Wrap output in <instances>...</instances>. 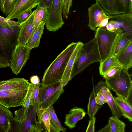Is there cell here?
Masks as SVG:
<instances>
[{
    "instance_id": "52a82bcc",
    "label": "cell",
    "mask_w": 132,
    "mask_h": 132,
    "mask_svg": "<svg viewBox=\"0 0 132 132\" xmlns=\"http://www.w3.org/2000/svg\"><path fill=\"white\" fill-rule=\"evenodd\" d=\"M37 111L30 105L26 118L21 123L14 120L11 125V132H41L45 131L42 126L36 119Z\"/></svg>"
},
{
    "instance_id": "83f0119b",
    "label": "cell",
    "mask_w": 132,
    "mask_h": 132,
    "mask_svg": "<svg viewBox=\"0 0 132 132\" xmlns=\"http://www.w3.org/2000/svg\"><path fill=\"white\" fill-rule=\"evenodd\" d=\"M108 124L111 132H125V123L117 117L113 116L110 117Z\"/></svg>"
},
{
    "instance_id": "8992f818",
    "label": "cell",
    "mask_w": 132,
    "mask_h": 132,
    "mask_svg": "<svg viewBox=\"0 0 132 132\" xmlns=\"http://www.w3.org/2000/svg\"><path fill=\"white\" fill-rule=\"evenodd\" d=\"M19 26L7 28L0 26V54L10 61L17 45Z\"/></svg>"
},
{
    "instance_id": "bcb514c9",
    "label": "cell",
    "mask_w": 132,
    "mask_h": 132,
    "mask_svg": "<svg viewBox=\"0 0 132 132\" xmlns=\"http://www.w3.org/2000/svg\"><path fill=\"white\" fill-rule=\"evenodd\" d=\"M0 132H5L3 129L0 126Z\"/></svg>"
},
{
    "instance_id": "484cf974",
    "label": "cell",
    "mask_w": 132,
    "mask_h": 132,
    "mask_svg": "<svg viewBox=\"0 0 132 132\" xmlns=\"http://www.w3.org/2000/svg\"><path fill=\"white\" fill-rule=\"evenodd\" d=\"M118 66L120 65L118 63L116 57L110 56L100 62L99 68L100 73L103 76L111 68Z\"/></svg>"
},
{
    "instance_id": "8d00e7d4",
    "label": "cell",
    "mask_w": 132,
    "mask_h": 132,
    "mask_svg": "<svg viewBox=\"0 0 132 132\" xmlns=\"http://www.w3.org/2000/svg\"><path fill=\"white\" fill-rule=\"evenodd\" d=\"M95 98L96 103L99 105H102L106 103L105 97L101 91L97 93L95 96Z\"/></svg>"
},
{
    "instance_id": "60d3db41",
    "label": "cell",
    "mask_w": 132,
    "mask_h": 132,
    "mask_svg": "<svg viewBox=\"0 0 132 132\" xmlns=\"http://www.w3.org/2000/svg\"><path fill=\"white\" fill-rule=\"evenodd\" d=\"M8 67H10V61L0 54V68H6Z\"/></svg>"
},
{
    "instance_id": "ffe728a7",
    "label": "cell",
    "mask_w": 132,
    "mask_h": 132,
    "mask_svg": "<svg viewBox=\"0 0 132 132\" xmlns=\"http://www.w3.org/2000/svg\"><path fill=\"white\" fill-rule=\"evenodd\" d=\"M118 64L123 68L128 70L132 67V42L116 57Z\"/></svg>"
},
{
    "instance_id": "7402d4cb",
    "label": "cell",
    "mask_w": 132,
    "mask_h": 132,
    "mask_svg": "<svg viewBox=\"0 0 132 132\" xmlns=\"http://www.w3.org/2000/svg\"><path fill=\"white\" fill-rule=\"evenodd\" d=\"M131 42L132 37L123 32L120 34L114 44L111 56L116 57Z\"/></svg>"
},
{
    "instance_id": "5b68a950",
    "label": "cell",
    "mask_w": 132,
    "mask_h": 132,
    "mask_svg": "<svg viewBox=\"0 0 132 132\" xmlns=\"http://www.w3.org/2000/svg\"><path fill=\"white\" fill-rule=\"evenodd\" d=\"M96 37L100 53L101 61L111 56L112 49L118 36L122 33L118 31L112 32L105 27H97L95 31Z\"/></svg>"
},
{
    "instance_id": "f546056e",
    "label": "cell",
    "mask_w": 132,
    "mask_h": 132,
    "mask_svg": "<svg viewBox=\"0 0 132 132\" xmlns=\"http://www.w3.org/2000/svg\"><path fill=\"white\" fill-rule=\"evenodd\" d=\"M47 108L50 114L51 122L58 132L65 131L66 129L62 126L59 120L53 105Z\"/></svg>"
},
{
    "instance_id": "603a6c76",
    "label": "cell",
    "mask_w": 132,
    "mask_h": 132,
    "mask_svg": "<svg viewBox=\"0 0 132 132\" xmlns=\"http://www.w3.org/2000/svg\"><path fill=\"white\" fill-rule=\"evenodd\" d=\"M100 91L104 95L113 116L120 118L122 116L121 112L109 89L106 87H103Z\"/></svg>"
},
{
    "instance_id": "74e56055",
    "label": "cell",
    "mask_w": 132,
    "mask_h": 132,
    "mask_svg": "<svg viewBox=\"0 0 132 132\" xmlns=\"http://www.w3.org/2000/svg\"><path fill=\"white\" fill-rule=\"evenodd\" d=\"M32 12V10H31L23 13L17 18V22L20 23L23 22L29 18Z\"/></svg>"
},
{
    "instance_id": "7a4b0ae2",
    "label": "cell",
    "mask_w": 132,
    "mask_h": 132,
    "mask_svg": "<svg viewBox=\"0 0 132 132\" xmlns=\"http://www.w3.org/2000/svg\"><path fill=\"white\" fill-rule=\"evenodd\" d=\"M101 61V58L96 37L83 44L72 66L70 79L81 73L91 64Z\"/></svg>"
},
{
    "instance_id": "e575fe53",
    "label": "cell",
    "mask_w": 132,
    "mask_h": 132,
    "mask_svg": "<svg viewBox=\"0 0 132 132\" xmlns=\"http://www.w3.org/2000/svg\"><path fill=\"white\" fill-rule=\"evenodd\" d=\"M20 23L0 15V26L7 28L19 26Z\"/></svg>"
},
{
    "instance_id": "6da1fadb",
    "label": "cell",
    "mask_w": 132,
    "mask_h": 132,
    "mask_svg": "<svg viewBox=\"0 0 132 132\" xmlns=\"http://www.w3.org/2000/svg\"><path fill=\"white\" fill-rule=\"evenodd\" d=\"M77 42L69 44L45 70L41 84L44 86L61 82L69 59L75 48Z\"/></svg>"
},
{
    "instance_id": "30bf717a",
    "label": "cell",
    "mask_w": 132,
    "mask_h": 132,
    "mask_svg": "<svg viewBox=\"0 0 132 132\" xmlns=\"http://www.w3.org/2000/svg\"><path fill=\"white\" fill-rule=\"evenodd\" d=\"M107 15L132 13V0H97Z\"/></svg>"
},
{
    "instance_id": "5bb4252c",
    "label": "cell",
    "mask_w": 132,
    "mask_h": 132,
    "mask_svg": "<svg viewBox=\"0 0 132 132\" xmlns=\"http://www.w3.org/2000/svg\"><path fill=\"white\" fill-rule=\"evenodd\" d=\"M35 12V10L32 11L29 18L20 24L17 44L26 45L36 28L33 24L34 17Z\"/></svg>"
},
{
    "instance_id": "ab89813d",
    "label": "cell",
    "mask_w": 132,
    "mask_h": 132,
    "mask_svg": "<svg viewBox=\"0 0 132 132\" xmlns=\"http://www.w3.org/2000/svg\"><path fill=\"white\" fill-rule=\"evenodd\" d=\"M96 118L94 117L91 118H90L88 124L86 131V132H95V123Z\"/></svg>"
},
{
    "instance_id": "9c48e42d",
    "label": "cell",
    "mask_w": 132,
    "mask_h": 132,
    "mask_svg": "<svg viewBox=\"0 0 132 132\" xmlns=\"http://www.w3.org/2000/svg\"><path fill=\"white\" fill-rule=\"evenodd\" d=\"M28 87L0 91V104L9 108L22 105Z\"/></svg>"
},
{
    "instance_id": "1f68e13d",
    "label": "cell",
    "mask_w": 132,
    "mask_h": 132,
    "mask_svg": "<svg viewBox=\"0 0 132 132\" xmlns=\"http://www.w3.org/2000/svg\"><path fill=\"white\" fill-rule=\"evenodd\" d=\"M83 44L84 43L82 42H77L76 46L72 53L68 62L62 80V81L69 70L72 68V66Z\"/></svg>"
},
{
    "instance_id": "d6a6232c",
    "label": "cell",
    "mask_w": 132,
    "mask_h": 132,
    "mask_svg": "<svg viewBox=\"0 0 132 132\" xmlns=\"http://www.w3.org/2000/svg\"><path fill=\"white\" fill-rule=\"evenodd\" d=\"M40 85V82L37 84L34 85L30 104L37 111L38 108L39 94Z\"/></svg>"
},
{
    "instance_id": "d590c367",
    "label": "cell",
    "mask_w": 132,
    "mask_h": 132,
    "mask_svg": "<svg viewBox=\"0 0 132 132\" xmlns=\"http://www.w3.org/2000/svg\"><path fill=\"white\" fill-rule=\"evenodd\" d=\"M120 66L114 67L109 70L103 76L105 79L112 78L119 74L122 68Z\"/></svg>"
},
{
    "instance_id": "277c9868",
    "label": "cell",
    "mask_w": 132,
    "mask_h": 132,
    "mask_svg": "<svg viewBox=\"0 0 132 132\" xmlns=\"http://www.w3.org/2000/svg\"><path fill=\"white\" fill-rule=\"evenodd\" d=\"M69 81L68 78H66L60 83L46 86L41 84L39 91L38 109L41 108H47L53 105L63 93L64 87Z\"/></svg>"
},
{
    "instance_id": "7dc6e473",
    "label": "cell",
    "mask_w": 132,
    "mask_h": 132,
    "mask_svg": "<svg viewBox=\"0 0 132 132\" xmlns=\"http://www.w3.org/2000/svg\"><path fill=\"white\" fill-rule=\"evenodd\" d=\"M21 0H18L17 4Z\"/></svg>"
},
{
    "instance_id": "f6af8a7d",
    "label": "cell",
    "mask_w": 132,
    "mask_h": 132,
    "mask_svg": "<svg viewBox=\"0 0 132 132\" xmlns=\"http://www.w3.org/2000/svg\"><path fill=\"white\" fill-rule=\"evenodd\" d=\"M98 132H111L109 125L108 123L103 128L100 129Z\"/></svg>"
},
{
    "instance_id": "d4e9b609",
    "label": "cell",
    "mask_w": 132,
    "mask_h": 132,
    "mask_svg": "<svg viewBox=\"0 0 132 132\" xmlns=\"http://www.w3.org/2000/svg\"><path fill=\"white\" fill-rule=\"evenodd\" d=\"M121 112L122 116L132 121V106L126 100L121 97H114Z\"/></svg>"
},
{
    "instance_id": "4fadbf2b",
    "label": "cell",
    "mask_w": 132,
    "mask_h": 132,
    "mask_svg": "<svg viewBox=\"0 0 132 132\" xmlns=\"http://www.w3.org/2000/svg\"><path fill=\"white\" fill-rule=\"evenodd\" d=\"M89 16L88 26L91 30L96 31L98 26L104 19L109 18L96 0L88 9Z\"/></svg>"
},
{
    "instance_id": "3957f363",
    "label": "cell",
    "mask_w": 132,
    "mask_h": 132,
    "mask_svg": "<svg viewBox=\"0 0 132 132\" xmlns=\"http://www.w3.org/2000/svg\"><path fill=\"white\" fill-rule=\"evenodd\" d=\"M105 80L110 90L115 92L118 96L125 99L132 105L131 75L129 73L128 70L122 68L117 75Z\"/></svg>"
},
{
    "instance_id": "b9f144b4",
    "label": "cell",
    "mask_w": 132,
    "mask_h": 132,
    "mask_svg": "<svg viewBox=\"0 0 132 132\" xmlns=\"http://www.w3.org/2000/svg\"><path fill=\"white\" fill-rule=\"evenodd\" d=\"M53 0H39L38 5L40 6L47 8L52 5Z\"/></svg>"
},
{
    "instance_id": "ba28073f",
    "label": "cell",
    "mask_w": 132,
    "mask_h": 132,
    "mask_svg": "<svg viewBox=\"0 0 132 132\" xmlns=\"http://www.w3.org/2000/svg\"><path fill=\"white\" fill-rule=\"evenodd\" d=\"M62 0H53L51 6L46 8L47 18L45 23L47 29L55 32L64 24L62 11Z\"/></svg>"
},
{
    "instance_id": "9a60e30c",
    "label": "cell",
    "mask_w": 132,
    "mask_h": 132,
    "mask_svg": "<svg viewBox=\"0 0 132 132\" xmlns=\"http://www.w3.org/2000/svg\"><path fill=\"white\" fill-rule=\"evenodd\" d=\"M39 3V0H21L6 18L10 20L17 19L23 13L36 7Z\"/></svg>"
},
{
    "instance_id": "836d02e7",
    "label": "cell",
    "mask_w": 132,
    "mask_h": 132,
    "mask_svg": "<svg viewBox=\"0 0 132 132\" xmlns=\"http://www.w3.org/2000/svg\"><path fill=\"white\" fill-rule=\"evenodd\" d=\"M73 0H62V11L64 19H67Z\"/></svg>"
},
{
    "instance_id": "8fae6325",
    "label": "cell",
    "mask_w": 132,
    "mask_h": 132,
    "mask_svg": "<svg viewBox=\"0 0 132 132\" xmlns=\"http://www.w3.org/2000/svg\"><path fill=\"white\" fill-rule=\"evenodd\" d=\"M31 49L26 45L17 44L11 57L10 67L13 73L19 74L29 59Z\"/></svg>"
},
{
    "instance_id": "ac0fdd59",
    "label": "cell",
    "mask_w": 132,
    "mask_h": 132,
    "mask_svg": "<svg viewBox=\"0 0 132 132\" xmlns=\"http://www.w3.org/2000/svg\"><path fill=\"white\" fill-rule=\"evenodd\" d=\"M30 83L23 78H13L0 81V91L25 88L29 87Z\"/></svg>"
},
{
    "instance_id": "cb8c5ba5",
    "label": "cell",
    "mask_w": 132,
    "mask_h": 132,
    "mask_svg": "<svg viewBox=\"0 0 132 132\" xmlns=\"http://www.w3.org/2000/svg\"><path fill=\"white\" fill-rule=\"evenodd\" d=\"M45 22L42 21L36 28L26 45L31 49L39 46L40 39L43 34Z\"/></svg>"
},
{
    "instance_id": "f35d334b",
    "label": "cell",
    "mask_w": 132,
    "mask_h": 132,
    "mask_svg": "<svg viewBox=\"0 0 132 132\" xmlns=\"http://www.w3.org/2000/svg\"><path fill=\"white\" fill-rule=\"evenodd\" d=\"M104 87L108 88L105 82L103 81L98 82L94 87L93 85V89L96 95L98 92H100L101 89Z\"/></svg>"
},
{
    "instance_id": "44dd1931",
    "label": "cell",
    "mask_w": 132,
    "mask_h": 132,
    "mask_svg": "<svg viewBox=\"0 0 132 132\" xmlns=\"http://www.w3.org/2000/svg\"><path fill=\"white\" fill-rule=\"evenodd\" d=\"M14 120L12 112L0 104V126L5 132H10L11 125Z\"/></svg>"
},
{
    "instance_id": "4dcf8cb0",
    "label": "cell",
    "mask_w": 132,
    "mask_h": 132,
    "mask_svg": "<svg viewBox=\"0 0 132 132\" xmlns=\"http://www.w3.org/2000/svg\"><path fill=\"white\" fill-rule=\"evenodd\" d=\"M18 0H0V9L6 16L14 9Z\"/></svg>"
},
{
    "instance_id": "7c38bea8",
    "label": "cell",
    "mask_w": 132,
    "mask_h": 132,
    "mask_svg": "<svg viewBox=\"0 0 132 132\" xmlns=\"http://www.w3.org/2000/svg\"><path fill=\"white\" fill-rule=\"evenodd\" d=\"M108 15L109 22L112 25L115 31L123 32L132 37V13Z\"/></svg>"
},
{
    "instance_id": "4316f807",
    "label": "cell",
    "mask_w": 132,
    "mask_h": 132,
    "mask_svg": "<svg viewBox=\"0 0 132 132\" xmlns=\"http://www.w3.org/2000/svg\"><path fill=\"white\" fill-rule=\"evenodd\" d=\"M47 16L46 8L38 5L35 10L33 24L34 26L36 27L43 21L45 23Z\"/></svg>"
},
{
    "instance_id": "e0dca14e",
    "label": "cell",
    "mask_w": 132,
    "mask_h": 132,
    "mask_svg": "<svg viewBox=\"0 0 132 132\" xmlns=\"http://www.w3.org/2000/svg\"><path fill=\"white\" fill-rule=\"evenodd\" d=\"M86 114L83 109L76 106L65 115L64 124L70 129H73L76 127L78 121L85 117Z\"/></svg>"
},
{
    "instance_id": "f1b7e54d",
    "label": "cell",
    "mask_w": 132,
    "mask_h": 132,
    "mask_svg": "<svg viewBox=\"0 0 132 132\" xmlns=\"http://www.w3.org/2000/svg\"><path fill=\"white\" fill-rule=\"evenodd\" d=\"M95 96L93 89L89 97L87 106V114L90 118L94 117L98 110L102 106V105H99L96 103Z\"/></svg>"
},
{
    "instance_id": "ee69618b",
    "label": "cell",
    "mask_w": 132,
    "mask_h": 132,
    "mask_svg": "<svg viewBox=\"0 0 132 132\" xmlns=\"http://www.w3.org/2000/svg\"><path fill=\"white\" fill-rule=\"evenodd\" d=\"M109 18L103 19L98 26L97 27H105L108 23Z\"/></svg>"
},
{
    "instance_id": "d6986e66",
    "label": "cell",
    "mask_w": 132,
    "mask_h": 132,
    "mask_svg": "<svg viewBox=\"0 0 132 132\" xmlns=\"http://www.w3.org/2000/svg\"><path fill=\"white\" fill-rule=\"evenodd\" d=\"M38 121L43 127L45 131L58 132L52 124L48 108H40L37 111Z\"/></svg>"
},
{
    "instance_id": "2e32d148",
    "label": "cell",
    "mask_w": 132,
    "mask_h": 132,
    "mask_svg": "<svg viewBox=\"0 0 132 132\" xmlns=\"http://www.w3.org/2000/svg\"><path fill=\"white\" fill-rule=\"evenodd\" d=\"M34 84L30 83L26 98L19 109L16 110L14 112V120L21 123L26 118L31 103Z\"/></svg>"
},
{
    "instance_id": "7bdbcfd3",
    "label": "cell",
    "mask_w": 132,
    "mask_h": 132,
    "mask_svg": "<svg viewBox=\"0 0 132 132\" xmlns=\"http://www.w3.org/2000/svg\"><path fill=\"white\" fill-rule=\"evenodd\" d=\"M31 83L34 85L37 84L40 82V79L37 75L31 76L30 79Z\"/></svg>"
}]
</instances>
